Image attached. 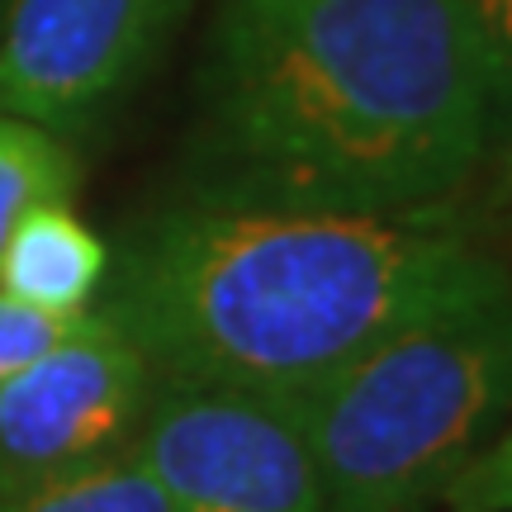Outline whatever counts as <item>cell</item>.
Returning a JSON list of instances; mask_svg holds the SVG:
<instances>
[{
    "instance_id": "6da1fadb",
    "label": "cell",
    "mask_w": 512,
    "mask_h": 512,
    "mask_svg": "<svg viewBox=\"0 0 512 512\" xmlns=\"http://www.w3.org/2000/svg\"><path fill=\"white\" fill-rule=\"evenodd\" d=\"M508 280L446 209L356 214L200 190L128 228L91 309L157 375L304 399L403 323Z\"/></svg>"
},
{
    "instance_id": "7a4b0ae2",
    "label": "cell",
    "mask_w": 512,
    "mask_h": 512,
    "mask_svg": "<svg viewBox=\"0 0 512 512\" xmlns=\"http://www.w3.org/2000/svg\"><path fill=\"white\" fill-rule=\"evenodd\" d=\"M494 152L460 0L223 10L204 110L209 195L432 214Z\"/></svg>"
},
{
    "instance_id": "3957f363",
    "label": "cell",
    "mask_w": 512,
    "mask_h": 512,
    "mask_svg": "<svg viewBox=\"0 0 512 512\" xmlns=\"http://www.w3.org/2000/svg\"><path fill=\"white\" fill-rule=\"evenodd\" d=\"M299 413L323 512H427L512 422V280L380 337Z\"/></svg>"
},
{
    "instance_id": "277c9868",
    "label": "cell",
    "mask_w": 512,
    "mask_h": 512,
    "mask_svg": "<svg viewBox=\"0 0 512 512\" xmlns=\"http://www.w3.org/2000/svg\"><path fill=\"white\" fill-rule=\"evenodd\" d=\"M124 456L185 512H323L299 399L157 375Z\"/></svg>"
},
{
    "instance_id": "5b68a950",
    "label": "cell",
    "mask_w": 512,
    "mask_h": 512,
    "mask_svg": "<svg viewBox=\"0 0 512 512\" xmlns=\"http://www.w3.org/2000/svg\"><path fill=\"white\" fill-rule=\"evenodd\" d=\"M157 370L105 313L0 384V489H29L119 456Z\"/></svg>"
},
{
    "instance_id": "8992f818",
    "label": "cell",
    "mask_w": 512,
    "mask_h": 512,
    "mask_svg": "<svg viewBox=\"0 0 512 512\" xmlns=\"http://www.w3.org/2000/svg\"><path fill=\"white\" fill-rule=\"evenodd\" d=\"M176 0H10L0 15V114L81 128L133 86Z\"/></svg>"
},
{
    "instance_id": "52a82bcc",
    "label": "cell",
    "mask_w": 512,
    "mask_h": 512,
    "mask_svg": "<svg viewBox=\"0 0 512 512\" xmlns=\"http://www.w3.org/2000/svg\"><path fill=\"white\" fill-rule=\"evenodd\" d=\"M110 271V247L72 214V204H38L0 247V294L43 313H86Z\"/></svg>"
},
{
    "instance_id": "ba28073f",
    "label": "cell",
    "mask_w": 512,
    "mask_h": 512,
    "mask_svg": "<svg viewBox=\"0 0 512 512\" xmlns=\"http://www.w3.org/2000/svg\"><path fill=\"white\" fill-rule=\"evenodd\" d=\"M0 512H185L143 465L119 456L43 479L29 489H0Z\"/></svg>"
},
{
    "instance_id": "9c48e42d",
    "label": "cell",
    "mask_w": 512,
    "mask_h": 512,
    "mask_svg": "<svg viewBox=\"0 0 512 512\" xmlns=\"http://www.w3.org/2000/svg\"><path fill=\"white\" fill-rule=\"evenodd\" d=\"M76 157L48 128L0 114V247L29 209L72 204Z\"/></svg>"
},
{
    "instance_id": "30bf717a",
    "label": "cell",
    "mask_w": 512,
    "mask_h": 512,
    "mask_svg": "<svg viewBox=\"0 0 512 512\" xmlns=\"http://www.w3.org/2000/svg\"><path fill=\"white\" fill-rule=\"evenodd\" d=\"M460 10H465V24L475 38L489 114H494V138L503 147L512 143V0H460Z\"/></svg>"
},
{
    "instance_id": "8fae6325",
    "label": "cell",
    "mask_w": 512,
    "mask_h": 512,
    "mask_svg": "<svg viewBox=\"0 0 512 512\" xmlns=\"http://www.w3.org/2000/svg\"><path fill=\"white\" fill-rule=\"evenodd\" d=\"M86 313H43L34 304L0 294V384L19 375L29 361H38L43 351H53L62 337H72L86 323Z\"/></svg>"
},
{
    "instance_id": "7c38bea8",
    "label": "cell",
    "mask_w": 512,
    "mask_h": 512,
    "mask_svg": "<svg viewBox=\"0 0 512 512\" xmlns=\"http://www.w3.org/2000/svg\"><path fill=\"white\" fill-rule=\"evenodd\" d=\"M441 503L451 512H512V422L446 484Z\"/></svg>"
},
{
    "instance_id": "4fadbf2b",
    "label": "cell",
    "mask_w": 512,
    "mask_h": 512,
    "mask_svg": "<svg viewBox=\"0 0 512 512\" xmlns=\"http://www.w3.org/2000/svg\"><path fill=\"white\" fill-rule=\"evenodd\" d=\"M498 195H503V204L512 209V143L498 147Z\"/></svg>"
},
{
    "instance_id": "5bb4252c",
    "label": "cell",
    "mask_w": 512,
    "mask_h": 512,
    "mask_svg": "<svg viewBox=\"0 0 512 512\" xmlns=\"http://www.w3.org/2000/svg\"><path fill=\"white\" fill-rule=\"evenodd\" d=\"M228 5H290V0H228Z\"/></svg>"
}]
</instances>
